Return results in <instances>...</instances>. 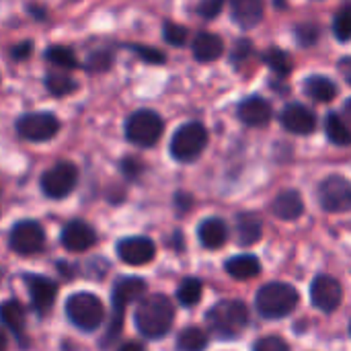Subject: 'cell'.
<instances>
[{"label":"cell","mask_w":351,"mask_h":351,"mask_svg":"<svg viewBox=\"0 0 351 351\" xmlns=\"http://www.w3.org/2000/svg\"><path fill=\"white\" fill-rule=\"evenodd\" d=\"M66 317L76 329L84 333H93L101 327L105 319V306L99 296L88 292H78L66 300Z\"/></svg>","instance_id":"cell-5"},{"label":"cell","mask_w":351,"mask_h":351,"mask_svg":"<svg viewBox=\"0 0 351 351\" xmlns=\"http://www.w3.org/2000/svg\"><path fill=\"white\" fill-rule=\"evenodd\" d=\"M123 350H142V346H136V343H128V346H123Z\"/></svg>","instance_id":"cell-45"},{"label":"cell","mask_w":351,"mask_h":351,"mask_svg":"<svg viewBox=\"0 0 351 351\" xmlns=\"http://www.w3.org/2000/svg\"><path fill=\"white\" fill-rule=\"evenodd\" d=\"M251 51H253L251 43H249L247 39H243V41L237 43V47H234V51H232V56H234L232 60H234V62H241V60H245Z\"/></svg>","instance_id":"cell-41"},{"label":"cell","mask_w":351,"mask_h":351,"mask_svg":"<svg viewBox=\"0 0 351 351\" xmlns=\"http://www.w3.org/2000/svg\"><path fill=\"white\" fill-rule=\"evenodd\" d=\"M239 119L245 125L261 128L271 119V105L263 97H249L239 105Z\"/></svg>","instance_id":"cell-17"},{"label":"cell","mask_w":351,"mask_h":351,"mask_svg":"<svg viewBox=\"0 0 351 351\" xmlns=\"http://www.w3.org/2000/svg\"><path fill=\"white\" fill-rule=\"evenodd\" d=\"M6 346H8V339H6V335L0 331V351L2 350H6Z\"/></svg>","instance_id":"cell-44"},{"label":"cell","mask_w":351,"mask_h":351,"mask_svg":"<svg viewBox=\"0 0 351 351\" xmlns=\"http://www.w3.org/2000/svg\"><path fill=\"white\" fill-rule=\"evenodd\" d=\"M130 47L148 64H162L165 62V53L154 49V47H144V45H130Z\"/></svg>","instance_id":"cell-37"},{"label":"cell","mask_w":351,"mask_h":351,"mask_svg":"<svg viewBox=\"0 0 351 351\" xmlns=\"http://www.w3.org/2000/svg\"><path fill=\"white\" fill-rule=\"evenodd\" d=\"M60 132V121L53 113H27L16 121V134L27 142H47Z\"/></svg>","instance_id":"cell-11"},{"label":"cell","mask_w":351,"mask_h":351,"mask_svg":"<svg viewBox=\"0 0 351 351\" xmlns=\"http://www.w3.org/2000/svg\"><path fill=\"white\" fill-rule=\"evenodd\" d=\"M208 333L199 327H187L179 333L177 337V348L183 351L204 350L208 346Z\"/></svg>","instance_id":"cell-28"},{"label":"cell","mask_w":351,"mask_h":351,"mask_svg":"<svg viewBox=\"0 0 351 351\" xmlns=\"http://www.w3.org/2000/svg\"><path fill=\"white\" fill-rule=\"evenodd\" d=\"M111 66H113V53L111 51H105V49L90 53L88 60H86V64H84V68L90 74H95V72H107Z\"/></svg>","instance_id":"cell-33"},{"label":"cell","mask_w":351,"mask_h":351,"mask_svg":"<svg viewBox=\"0 0 351 351\" xmlns=\"http://www.w3.org/2000/svg\"><path fill=\"white\" fill-rule=\"evenodd\" d=\"M8 245H10V249L16 255L31 257V255L41 253V249L45 247V232H43L39 222H35V220H21V222H16L10 228Z\"/></svg>","instance_id":"cell-9"},{"label":"cell","mask_w":351,"mask_h":351,"mask_svg":"<svg viewBox=\"0 0 351 351\" xmlns=\"http://www.w3.org/2000/svg\"><path fill=\"white\" fill-rule=\"evenodd\" d=\"M319 27L315 23H302L296 27V37L300 45H313L319 39Z\"/></svg>","instance_id":"cell-35"},{"label":"cell","mask_w":351,"mask_h":351,"mask_svg":"<svg viewBox=\"0 0 351 351\" xmlns=\"http://www.w3.org/2000/svg\"><path fill=\"white\" fill-rule=\"evenodd\" d=\"M337 70H339V74L346 78V82L351 84V56H343V58L337 62Z\"/></svg>","instance_id":"cell-42"},{"label":"cell","mask_w":351,"mask_h":351,"mask_svg":"<svg viewBox=\"0 0 351 351\" xmlns=\"http://www.w3.org/2000/svg\"><path fill=\"white\" fill-rule=\"evenodd\" d=\"M317 197L325 212H348L351 210V181L341 175H331L321 181Z\"/></svg>","instance_id":"cell-10"},{"label":"cell","mask_w":351,"mask_h":351,"mask_svg":"<svg viewBox=\"0 0 351 351\" xmlns=\"http://www.w3.org/2000/svg\"><path fill=\"white\" fill-rule=\"evenodd\" d=\"M202 292H204V286L197 278H187L181 282V286L177 288V300L185 306V308H191L199 302L202 298Z\"/></svg>","instance_id":"cell-30"},{"label":"cell","mask_w":351,"mask_h":351,"mask_svg":"<svg viewBox=\"0 0 351 351\" xmlns=\"http://www.w3.org/2000/svg\"><path fill=\"white\" fill-rule=\"evenodd\" d=\"M350 335H351V323H350Z\"/></svg>","instance_id":"cell-47"},{"label":"cell","mask_w":351,"mask_h":351,"mask_svg":"<svg viewBox=\"0 0 351 351\" xmlns=\"http://www.w3.org/2000/svg\"><path fill=\"white\" fill-rule=\"evenodd\" d=\"M257 351H288V343L280 337V335H269V337H261L255 341L253 346Z\"/></svg>","instance_id":"cell-36"},{"label":"cell","mask_w":351,"mask_h":351,"mask_svg":"<svg viewBox=\"0 0 351 351\" xmlns=\"http://www.w3.org/2000/svg\"><path fill=\"white\" fill-rule=\"evenodd\" d=\"M25 308L16 298L4 300L0 304V323L14 335V337H23L25 333Z\"/></svg>","instance_id":"cell-23"},{"label":"cell","mask_w":351,"mask_h":351,"mask_svg":"<svg viewBox=\"0 0 351 351\" xmlns=\"http://www.w3.org/2000/svg\"><path fill=\"white\" fill-rule=\"evenodd\" d=\"M25 284L29 290V298H31V306L37 313V317H45L58 296V284L47 280L45 276H37V274H27L25 276Z\"/></svg>","instance_id":"cell-13"},{"label":"cell","mask_w":351,"mask_h":351,"mask_svg":"<svg viewBox=\"0 0 351 351\" xmlns=\"http://www.w3.org/2000/svg\"><path fill=\"white\" fill-rule=\"evenodd\" d=\"M333 33L341 43H348L351 39V6L341 8L333 19Z\"/></svg>","instance_id":"cell-32"},{"label":"cell","mask_w":351,"mask_h":351,"mask_svg":"<svg viewBox=\"0 0 351 351\" xmlns=\"http://www.w3.org/2000/svg\"><path fill=\"white\" fill-rule=\"evenodd\" d=\"M31 51H33V43L31 41H23V43L14 45L10 53H12V60L21 62V60H27L31 56Z\"/></svg>","instance_id":"cell-39"},{"label":"cell","mask_w":351,"mask_h":351,"mask_svg":"<svg viewBox=\"0 0 351 351\" xmlns=\"http://www.w3.org/2000/svg\"><path fill=\"white\" fill-rule=\"evenodd\" d=\"M197 237H199V243H202L206 249L216 251V249L224 247V243H226V239H228V228H226V224H224L222 218L212 216V218H206V220L199 224Z\"/></svg>","instance_id":"cell-21"},{"label":"cell","mask_w":351,"mask_h":351,"mask_svg":"<svg viewBox=\"0 0 351 351\" xmlns=\"http://www.w3.org/2000/svg\"><path fill=\"white\" fill-rule=\"evenodd\" d=\"M60 243L66 251L72 253H82L88 251L95 243H97V232L90 224H86L84 220H70L64 228H62V237Z\"/></svg>","instance_id":"cell-15"},{"label":"cell","mask_w":351,"mask_h":351,"mask_svg":"<svg viewBox=\"0 0 351 351\" xmlns=\"http://www.w3.org/2000/svg\"><path fill=\"white\" fill-rule=\"evenodd\" d=\"M311 300L321 313H335L343 300V288L341 284L331 276H319L313 280L311 286Z\"/></svg>","instance_id":"cell-12"},{"label":"cell","mask_w":351,"mask_h":351,"mask_svg":"<svg viewBox=\"0 0 351 351\" xmlns=\"http://www.w3.org/2000/svg\"><path fill=\"white\" fill-rule=\"evenodd\" d=\"M162 35L165 39L171 43V45H183L185 39H187V29L177 25V23H165V29H162Z\"/></svg>","instance_id":"cell-34"},{"label":"cell","mask_w":351,"mask_h":351,"mask_svg":"<svg viewBox=\"0 0 351 351\" xmlns=\"http://www.w3.org/2000/svg\"><path fill=\"white\" fill-rule=\"evenodd\" d=\"M193 56L197 62H216L224 53V41L216 33H197L193 43H191Z\"/></svg>","instance_id":"cell-19"},{"label":"cell","mask_w":351,"mask_h":351,"mask_svg":"<svg viewBox=\"0 0 351 351\" xmlns=\"http://www.w3.org/2000/svg\"><path fill=\"white\" fill-rule=\"evenodd\" d=\"M226 271L234 280H251V278L259 276L261 263L253 255H239V257H232L226 261Z\"/></svg>","instance_id":"cell-24"},{"label":"cell","mask_w":351,"mask_h":351,"mask_svg":"<svg viewBox=\"0 0 351 351\" xmlns=\"http://www.w3.org/2000/svg\"><path fill=\"white\" fill-rule=\"evenodd\" d=\"M265 64L278 74V76H290V72H292V68H294V62H292V56L288 53V51H284V49H280V47H271V49H267L265 51Z\"/></svg>","instance_id":"cell-29"},{"label":"cell","mask_w":351,"mask_h":351,"mask_svg":"<svg viewBox=\"0 0 351 351\" xmlns=\"http://www.w3.org/2000/svg\"><path fill=\"white\" fill-rule=\"evenodd\" d=\"M144 294H146V282H144L142 278L130 276V278H119V280L115 282L113 292H111L113 315H111L107 333H105V337L101 339V348H109V346L121 335L123 319H125V308H128L132 302H138Z\"/></svg>","instance_id":"cell-2"},{"label":"cell","mask_w":351,"mask_h":351,"mask_svg":"<svg viewBox=\"0 0 351 351\" xmlns=\"http://www.w3.org/2000/svg\"><path fill=\"white\" fill-rule=\"evenodd\" d=\"M222 4H224V0H204L199 4V14L204 19H214L222 10Z\"/></svg>","instance_id":"cell-38"},{"label":"cell","mask_w":351,"mask_h":351,"mask_svg":"<svg viewBox=\"0 0 351 351\" xmlns=\"http://www.w3.org/2000/svg\"><path fill=\"white\" fill-rule=\"evenodd\" d=\"M0 278H2V269H0Z\"/></svg>","instance_id":"cell-46"},{"label":"cell","mask_w":351,"mask_h":351,"mask_svg":"<svg viewBox=\"0 0 351 351\" xmlns=\"http://www.w3.org/2000/svg\"><path fill=\"white\" fill-rule=\"evenodd\" d=\"M78 183V167L70 160H62L41 175V191L49 199H64L74 191Z\"/></svg>","instance_id":"cell-8"},{"label":"cell","mask_w":351,"mask_h":351,"mask_svg":"<svg viewBox=\"0 0 351 351\" xmlns=\"http://www.w3.org/2000/svg\"><path fill=\"white\" fill-rule=\"evenodd\" d=\"M173 321H175V306L167 296L154 294L144 300L140 298V304L134 313V323L142 337L162 339L171 331Z\"/></svg>","instance_id":"cell-1"},{"label":"cell","mask_w":351,"mask_h":351,"mask_svg":"<svg viewBox=\"0 0 351 351\" xmlns=\"http://www.w3.org/2000/svg\"><path fill=\"white\" fill-rule=\"evenodd\" d=\"M162 132H165L162 117L150 109H140L132 113L125 121V138L140 148L154 146L160 140Z\"/></svg>","instance_id":"cell-7"},{"label":"cell","mask_w":351,"mask_h":351,"mask_svg":"<svg viewBox=\"0 0 351 351\" xmlns=\"http://www.w3.org/2000/svg\"><path fill=\"white\" fill-rule=\"evenodd\" d=\"M343 113H346L348 121L351 123V99H348V101H346V105H343Z\"/></svg>","instance_id":"cell-43"},{"label":"cell","mask_w":351,"mask_h":351,"mask_svg":"<svg viewBox=\"0 0 351 351\" xmlns=\"http://www.w3.org/2000/svg\"><path fill=\"white\" fill-rule=\"evenodd\" d=\"M45 88L53 97H64V95H72L78 88V82L66 72H49L45 76Z\"/></svg>","instance_id":"cell-27"},{"label":"cell","mask_w":351,"mask_h":351,"mask_svg":"<svg viewBox=\"0 0 351 351\" xmlns=\"http://www.w3.org/2000/svg\"><path fill=\"white\" fill-rule=\"evenodd\" d=\"M271 212L276 218L284 220V222H294L302 216L304 212V199L298 191L290 189V191H284L280 193L274 204H271Z\"/></svg>","instance_id":"cell-18"},{"label":"cell","mask_w":351,"mask_h":351,"mask_svg":"<svg viewBox=\"0 0 351 351\" xmlns=\"http://www.w3.org/2000/svg\"><path fill=\"white\" fill-rule=\"evenodd\" d=\"M210 329L222 339H234L249 325V308L243 300H220L208 311Z\"/></svg>","instance_id":"cell-4"},{"label":"cell","mask_w":351,"mask_h":351,"mask_svg":"<svg viewBox=\"0 0 351 351\" xmlns=\"http://www.w3.org/2000/svg\"><path fill=\"white\" fill-rule=\"evenodd\" d=\"M117 255L128 265H146L156 255V245L148 237H125L117 243Z\"/></svg>","instance_id":"cell-14"},{"label":"cell","mask_w":351,"mask_h":351,"mask_svg":"<svg viewBox=\"0 0 351 351\" xmlns=\"http://www.w3.org/2000/svg\"><path fill=\"white\" fill-rule=\"evenodd\" d=\"M280 121H282L284 130H288L290 134H296V136H308L317 130L315 113L300 103L286 105L280 115Z\"/></svg>","instance_id":"cell-16"},{"label":"cell","mask_w":351,"mask_h":351,"mask_svg":"<svg viewBox=\"0 0 351 351\" xmlns=\"http://www.w3.org/2000/svg\"><path fill=\"white\" fill-rule=\"evenodd\" d=\"M45 60L51 62L53 66L58 68H64V70H74L78 68V60L74 56V51L66 45H51L45 49Z\"/></svg>","instance_id":"cell-31"},{"label":"cell","mask_w":351,"mask_h":351,"mask_svg":"<svg viewBox=\"0 0 351 351\" xmlns=\"http://www.w3.org/2000/svg\"><path fill=\"white\" fill-rule=\"evenodd\" d=\"M325 132L331 144L335 146H350L351 144V128L348 121L337 115V113H329L325 119Z\"/></svg>","instance_id":"cell-26"},{"label":"cell","mask_w":351,"mask_h":351,"mask_svg":"<svg viewBox=\"0 0 351 351\" xmlns=\"http://www.w3.org/2000/svg\"><path fill=\"white\" fill-rule=\"evenodd\" d=\"M121 171L125 173V177L136 179V177L142 173V165H140L136 158H125V160L121 162Z\"/></svg>","instance_id":"cell-40"},{"label":"cell","mask_w":351,"mask_h":351,"mask_svg":"<svg viewBox=\"0 0 351 351\" xmlns=\"http://www.w3.org/2000/svg\"><path fill=\"white\" fill-rule=\"evenodd\" d=\"M261 234H263V224L255 214L243 212L237 216V241L241 247H251L259 243Z\"/></svg>","instance_id":"cell-22"},{"label":"cell","mask_w":351,"mask_h":351,"mask_svg":"<svg viewBox=\"0 0 351 351\" xmlns=\"http://www.w3.org/2000/svg\"><path fill=\"white\" fill-rule=\"evenodd\" d=\"M265 12L263 0H232V19L243 29H253L261 23Z\"/></svg>","instance_id":"cell-20"},{"label":"cell","mask_w":351,"mask_h":351,"mask_svg":"<svg viewBox=\"0 0 351 351\" xmlns=\"http://www.w3.org/2000/svg\"><path fill=\"white\" fill-rule=\"evenodd\" d=\"M298 302H300L298 290L292 284H284V282L265 284L257 290V296H255L257 313L269 321H278V319L292 315Z\"/></svg>","instance_id":"cell-3"},{"label":"cell","mask_w":351,"mask_h":351,"mask_svg":"<svg viewBox=\"0 0 351 351\" xmlns=\"http://www.w3.org/2000/svg\"><path fill=\"white\" fill-rule=\"evenodd\" d=\"M208 146V130L199 121H189L181 125L171 138V156L179 162L195 160Z\"/></svg>","instance_id":"cell-6"},{"label":"cell","mask_w":351,"mask_h":351,"mask_svg":"<svg viewBox=\"0 0 351 351\" xmlns=\"http://www.w3.org/2000/svg\"><path fill=\"white\" fill-rule=\"evenodd\" d=\"M304 90L313 101L329 103L337 97V84L327 76H311L304 82Z\"/></svg>","instance_id":"cell-25"}]
</instances>
